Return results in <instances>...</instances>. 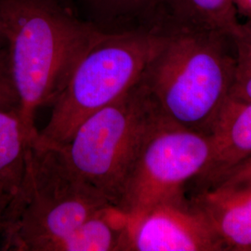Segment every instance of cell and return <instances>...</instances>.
I'll use <instances>...</instances> for the list:
<instances>
[{"label": "cell", "mask_w": 251, "mask_h": 251, "mask_svg": "<svg viewBox=\"0 0 251 251\" xmlns=\"http://www.w3.org/2000/svg\"><path fill=\"white\" fill-rule=\"evenodd\" d=\"M0 21L19 114L37 133V110L58 99L101 31L55 0H0Z\"/></svg>", "instance_id": "obj_1"}, {"label": "cell", "mask_w": 251, "mask_h": 251, "mask_svg": "<svg viewBox=\"0 0 251 251\" xmlns=\"http://www.w3.org/2000/svg\"><path fill=\"white\" fill-rule=\"evenodd\" d=\"M168 29V39L141 84L163 117L208 135L233 85L234 55L226 46L230 38L210 31Z\"/></svg>", "instance_id": "obj_2"}, {"label": "cell", "mask_w": 251, "mask_h": 251, "mask_svg": "<svg viewBox=\"0 0 251 251\" xmlns=\"http://www.w3.org/2000/svg\"><path fill=\"white\" fill-rule=\"evenodd\" d=\"M36 137L3 215L2 251H48L90 216L112 206L73 173L59 148Z\"/></svg>", "instance_id": "obj_3"}, {"label": "cell", "mask_w": 251, "mask_h": 251, "mask_svg": "<svg viewBox=\"0 0 251 251\" xmlns=\"http://www.w3.org/2000/svg\"><path fill=\"white\" fill-rule=\"evenodd\" d=\"M168 36L169 29L161 26L101 32L54 101L50 117L38 131L37 141L57 148L66 144L86 118L141 82Z\"/></svg>", "instance_id": "obj_4"}, {"label": "cell", "mask_w": 251, "mask_h": 251, "mask_svg": "<svg viewBox=\"0 0 251 251\" xmlns=\"http://www.w3.org/2000/svg\"><path fill=\"white\" fill-rule=\"evenodd\" d=\"M160 115L140 82L86 118L59 150L85 185L118 208L137 154Z\"/></svg>", "instance_id": "obj_5"}, {"label": "cell", "mask_w": 251, "mask_h": 251, "mask_svg": "<svg viewBox=\"0 0 251 251\" xmlns=\"http://www.w3.org/2000/svg\"><path fill=\"white\" fill-rule=\"evenodd\" d=\"M210 151L209 135L160 115L128 173L118 209L131 221L163 200L185 193L205 168Z\"/></svg>", "instance_id": "obj_6"}, {"label": "cell", "mask_w": 251, "mask_h": 251, "mask_svg": "<svg viewBox=\"0 0 251 251\" xmlns=\"http://www.w3.org/2000/svg\"><path fill=\"white\" fill-rule=\"evenodd\" d=\"M125 251H224L203 209L185 193L128 222Z\"/></svg>", "instance_id": "obj_7"}, {"label": "cell", "mask_w": 251, "mask_h": 251, "mask_svg": "<svg viewBox=\"0 0 251 251\" xmlns=\"http://www.w3.org/2000/svg\"><path fill=\"white\" fill-rule=\"evenodd\" d=\"M211 151L192 182L198 192L213 188L225 175L251 156V101L229 96L209 131Z\"/></svg>", "instance_id": "obj_8"}, {"label": "cell", "mask_w": 251, "mask_h": 251, "mask_svg": "<svg viewBox=\"0 0 251 251\" xmlns=\"http://www.w3.org/2000/svg\"><path fill=\"white\" fill-rule=\"evenodd\" d=\"M193 199L206 213L224 251H251V188L214 187Z\"/></svg>", "instance_id": "obj_9"}, {"label": "cell", "mask_w": 251, "mask_h": 251, "mask_svg": "<svg viewBox=\"0 0 251 251\" xmlns=\"http://www.w3.org/2000/svg\"><path fill=\"white\" fill-rule=\"evenodd\" d=\"M164 26L234 36L241 25L231 0H155Z\"/></svg>", "instance_id": "obj_10"}, {"label": "cell", "mask_w": 251, "mask_h": 251, "mask_svg": "<svg viewBox=\"0 0 251 251\" xmlns=\"http://www.w3.org/2000/svg\"><path fill=\"white\" fill-rule=\"evenodd\" d=\"M128 217L110 206L90 216L48 251H125Z\"/></svg>", "instance_id": "obj_11"}, {"label": "cell", "mask_w": 251, "mask_h": 251, "mask_svg": "<svg viewBox=\"0 0 251 251\" xmlns=\"http://www.w3.org/2000/svg\"><path fill=\"white\" fill-rule=\"evenodd\" d=\"M88 20L100 31L117 33L161 26L155 0H83Z\"/></svg>", "instance_id": "obj_12"}, {"label": "cell", "mask_w": 251, "mask_h": 251, "mask_svg": "<svg viewBox=\"0 0 251 251\" xmlns=\"http://www.w3.org/2000/svg\"><path fill=\"white\" fill-rule=\"evenodd\" d=\"M37 134L27 128L18 110L0 109V183L16 190L28 149Z\"/></svg>", "instance_id": "obj_13"}, {"label": "cell", "mask_w": 251, "mask_h": 251, "mask_svg": "<svg viewBox=\"0 0 251 251\" xmlns=\"http://www.w3.org/2000/svg\"><path fill=\"white\" fill-rule=\"evenodd\" d=\"M231 41L235 54L233 85L229 96L251 101V21L241 23Z\"/></svg>", "instance_id": "obj_14"}, {"label": "cell", "mask_w": 251, "mask_h": 251, "mask_svg": "<svg viewBox=\"0 0 251 251\" xmlns=\"http://www.w3.org/2000/svg\"><path fill=\"white\" fill-rule=\"evenodd\" d=\"M0 109L19 111L18 95L9 70L7 47L0 50Z\"/></svg>", "instance_id": "obj_15"}, {"label": "cell", "mask_w": 251, "mask_h": 251, "mask_svg": "<svg viewBox=\"0 0 251 251\" xmlns=\"http://www.w3.org/2000/svg\"><path fill=\"white\" fill-rule=\"evenodd\" d=\"M214 187L251 188V156L229 171Z\"/></svg>", "instance_id": "obj_16"}, {"label": "cell", "mask_w": 251, "mask_h": 251, "mask_svg": "<svg viewBox=\"0 0 251 251\" xmlns=\"http://www.w3.org/2000/svg\"><path fill=\"white\" fill-rule=\"evenodd\" d=\"M14 193V190L9 187L6 184L0 183V238H1V230H2V222L5 209L9 204V200Z\"/></svg>", "instance_id": "obj_17"}, {"label": "cell", "mask_w": 251, "mask_h": 251, "mask_svg": "<svg viewBox=\"0 0 251 251\" xmlns=\"http://www.w3.org/2000/svg\"><path fill=\"white\" fill-rule=\"evenodd\" d=\"M237 17L245 19V22L251 21V0H231Z\"/></svg>", "instance_id": "obj_18"}, {"label": "cell", "mask_w": 251, "mask_h": 251, "mask_svg": "<svg viewBox=\"0 0 251 251\" xmlns=\"http://www.w3.org/2000/svg\"><path fill=\"white\" fill-rule=\"evenodd\" d=\"M6 47V39L4 36V33H3V28H2V25H1V21H0V50L2 49H4Z\"/></svg>", "instance_id": "obj_19"}, {"label": "cell", "mask_w": 251, "mask_h": 251, "mask_svg": "<svg viewBox=\"0 0 251 251\" xmlns=\"http://www.w3.org/2000/svg\"><path fill=\"white\" fill-rule=\"evenodd\" d=\"M55 1H58V2H61L63 4H65V0H55Z\"/></svg>", "instance_id": "obj_20"}]
</instances>
